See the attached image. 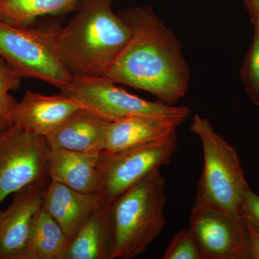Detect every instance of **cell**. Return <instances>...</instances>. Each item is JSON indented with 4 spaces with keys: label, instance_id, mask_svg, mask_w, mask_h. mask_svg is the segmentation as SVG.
<instances>
[{
    "label": "cell",
    "instance_id": "1",
    "mask_svg": "<svg viewBox=\"0 0 259 259\" xmlns=\"http://www.w3.org/2000/svg\"><path fill=\"white\" fill-rule=\"evenodd\" d=\"M117 15L131 37L105 77L173 105L185 96L191 80L178 37L151 7L127 8Z\"/></svg>",
    "mask_w": 259,
    "mask_h": 259
},
{
    "label": "cell",
    "instance_id": "2",
    "mask_svg": "<svg viewBox=\"0 0 259 259\" xmlns=\"http://www.w3.org/2000/svg\"><path fill=\"white\" fill-rule=\"evenodd\" d=\"M112 1L81 0L58 28L59 55L74 79L105 76L128 42L131 30L114 13Z\"/></svg>",
    "mask_w": 259,
    "mask_h": 259
},
{
    "label": "cell",
    "instance_id": "3",
    "mask_svg": "<svg viewBox=\"0 0 259 259\" xmlns=\"http://www.w3.org/2000/svg\"><path fill=\"white\" fill-rule=\"evenodd\" d=\"M166 180L155 170L112 204L115 247L112 259L135 258L147 249L166 224Z\"/></svg>",
    "mask_w": 259,
    "mask_h": 259
},
{
    "label": "cell",
    "instance_id": "4",
    "mask_svg": "<svg viewBox=\"0 0 259 259\" xmlns=\"http://www.w3.org/2000/svg\"><path fill=\"white\" fill-rule=\"evenodd\" d=\"M190 129L200 139L204 155L194 205L240 216V204L249 186L236 149L198 114Z\"/></svg>",
    "mask_w": 259,
    "mask_h": 259
},
{
    "label": "cell",
    "instance_id": "5",
    "mask_svg": "<svg viewBox=\"0 0 259 259\" xmlns=\"http://www.w3.org/2000/svg\"><path fill=\"white\" fill-rule=\"evenodd\" d=\"M58 24L18 28L0 23V58L24 79H35L59 90L72 83L56 42Z\"/></svg>",
    "mask_w": 259,
    "mask_h": 259
},
{
    "label": "cell",
    "instance_id": "6",
    "mask_svg": "<svg viewBox=\"0 0 259 259\" xmlns=\"http://www.w3.org/2000/svg\"><path fill=\"white\" fill-rule=\"evenodd\" d=\"M178 134L120 151L100 153L96 194L102 203L112 204L124 192L171 162L177 150Z\"/></svg>",
    "mask_w": 259,
    "mask_h": 259
},
{
    "label": "cell",
    "instance_id": "7",
    "mask_svg": "<svg viewBox=\"0 0 259 259\" xmlns=\"http://www.w3.org/2000/svg\"><path fill=\"white\" fill-rule=\"evenodd\" d=\"M59 93L110 122L136 116H154L183 123L190 114V108L185 106L148 101L132 95L105 76L74 79Z\"/></svg>",
    "mask_w": 259,
    "mask_h": 259
},
{
    "label": "cell",
    "instance_id": "8",
    "mask_svg": "<svg viewBox=\"0 0 259 259\" xmlns=\"http://www.w3.org/2000/svg\"><path fill=\"white\" fill-rule=\"evenodd\" d=\"M49 147L44 136L10 125L0 136V209L10 194L29 186L50 183Z\"/></svg>",
    "mask_w": 259,
    "mask_h": 259
},
{
    "label": "cell",
    "instance_id": "9",
    "mask_svg": "<svg viewBox=\"0 0 259 259\" xmlns=\"http://www.w3.org/2000/svg\"><path fill=\"white\" fill-rule=\"evenodd\" d=\"M188 229L205 259H248L241 216L194 205Z\"/></svg>",
    "mask_w": 259,
    "mask_h": 259
},
{
    "label": "cell",
    "instance_id": "10",
    "mask_svg": "<svg viewBox=\"0 0 259 259\" xmlns=\"http://www.w3.org/2000/svg\"><path fill=\"white\" fill-rule=\"evenodd\" d=\"M81 108L84 107L62 94L48 96L27 90L22 100L15 105L11 125L47 138Z\"/></svg>",
    "mask_w": 259,
    "mask_h": 259
},
{
    "label": "cell",
    "instance_id": "11",
    "mask_svg": "<svg viewBox=\"0 0 259 259\" xmlns=\"http://www.w3.org/2000/svg\"><path fill=\"white\" fill-rule=\"evenodd\" d=\"M47 187H25L15 192L8 208L0 209V259H18L23 251Z\"/></svg>",
    "mask_w": 259,
    "mask_h": 259
},
{
    "label": "cell",
    "instance_id": "12",
    "mask_svg": "<svg viewBox=\"0 0 259 259\" xmlns=\"http://www.w3.org/2000/svg\"><path fill=\"white\" fill-rule=\"evenodd\" d=\"M110 121L87 108L69 116L47 136L49 147L83 153H101L105 150Z\"/></svg>",
    "mask_w": 259,
    "mask_h": 259
},
{
    "label": "cell",
    "instance_id": "13",
    "mask_svg": "<svg viewBox=\"0 0 259 259\" xmlns=\"http://www.w3.org/2000/svg\"><path fill=\"white\" fill-rule=\"evenodd\" d=\"M102 202L96 193H84L50 181L42 195L41 207L55 220L69 241Z\"/></svg>",
    "mask_w": 259,
    "mask_h": 259
},
{
    "label": "cell",
    "instance_id": "14",
    "mask_svg": "<svg viewBox=\"0 0 259 259\" xmlns=\"http://www.w3.org/2000/svg\"><path fill=\"white\" fill-rule=\"evenodd\" d=\"M114 247L112 204L102 203L69 241L66 259H112Z\"/></svg>",
    "mask_w": 259,
    "mask_h": 259
},
{
    "label": "cell",
    "instance_id": "15",
    "mask_svg": "<svg viewBox=\"0 0 259 259\" xmlns=\"http://www.w3.org/2000/svg\"><path fill=\"white\" fill-rule=\"evenodd\" d=\"M181 122L154 116H136L110 122L103 151L114 152L167 139Z\"/></svg>",
    "mask_w": 259,
    "mask_h": 259
},
{
    "label": "cell",
    "instance_id": "16",
    "mask_svg": "<svg viewBox=\"0 0 259 259\" xmlns=\"http://www.w3.org/2000/svg\"><path fill=\"white\" fill-rule=\"evenodd\" d=\"M100 156V153L50 148L47 161L49 178L79 192L96 193Z\"/></svg>",
    "mask_w": 259,
    "mask_h": 259
},
{
    "label": "cell",
    "instance_id": "17",
    "mask_svg": "<svg viewBox=\"0 0 259 259\" xmlns=\"http://www.w3.org/2000/svg\"><path fill=\"white\" fill-rule=\"evenodd\" d=\"M69 239L42 207L32 219L26 244L18 259H66Z\"/></svg>",
    "mask_w": 259,
    "mask_h": 259
},
{
    "label": "cell",
    "instance_id": "18",
    "mask_svg": "<svg viewBox=\"0 0 259 259\" xmlns=\"http://www.w3.org/2000/svg\"><path fill=\"white\" fill-rule=\"evenodd\" d=\"M81 0H0V23L18 28L32 26L39 19L74 13Z\"/></svg>",
    "mask_w": 259,
    "mask_h": 259
},
{
    "label": "cell",
    "instance_id": "19",
    "mask_svg": "<svg viewBox=\"0 0 259 259\" xmlns=\"http://www.w3.org/2000/svg\"><path fill=\"white\" fill-rule=\"evenodd\" d=\"M253 25V40L245 56L240 76L250 100L259 107V23Z\"/></svg>",
    "mask_w": 259,
    "mask_h": 259
},
{
    "label": "cell",
    "instance_id": "20",
    "mask_svg": "<svg viewBox=\"0 0 259 259\" xmlns=\"http://www.w3.org/2000/svg\"><path fill=\"white\" fill-rule=\"evenodd\" d=\"M22 79V76L0 58V119L9 125L17 103L10 93L18 90Z\"/></svg>",
    "mask_w": 259,
    "mask_h": 259
},
{
    "label": "cell",
    "instance_id": "21",
    "mask_svg": "<svg viewBox=\"0 0 259 259\" xmlns=\"http://www.w3.org/2000/svg\"><path fill=\"white\" fill-rule=\"evenodd\" d=\"M163 259H205L189 229L177 232L167 247Z\"/></svg>",
    "mask_w": 259,
    "mask_h": 259
},
{
    "label": "cell",
    "instance_id": "22",
    "mask_svg": "<svg viewBox=\"0 0 259 259\" xmlns=\"http://www.w3.org/2000/svg\"><path fill=\"white\" fill-rule=\"evenodd\" d=\"M239 214L259 229V196L250 189L245 192L239 207Z\"/></svg>",
    "mask_w": 259,
    "mask_h": 259
},
{
    "label": "cell",
    "instance_id": "23",
    "mask_svg": "<svg viewBox=\"0 0 259 259\" xmlns=\"http://www.w3.org/2000/svg\"><path fill=\"white\" fill-rule=\"evenodd\" d=\"M242 219L246 230L248 259H259V229L248 220Z\"/></svg>",
    "mask_w": 259,
    "mask_h": 259
},
{
    "label": "cell",
    "instance_id": "24",
    "mask_svg": "<svg viewBox=\"0 0 259 259\" xmlns=\"http://www.w3.org/2000/svg\"><path fill=\"white\" fill-rule=\"evenodd\" d=\"M252 23H259V0H243Z\"/></svg>",
    "mask_w": 259,
    "mask_h": 259
},
{
    "label": "cell",
    "instance_id": "25",
    "mask_svg": "<svg viewBox=\"0 0 259 259\" xmlns=\"http://www.w3.org/2000/svg\"><path fill=\"white\" fill-rule=\"evenodd\" d=\"M9 125V124L7 123V122H4V121L0 119V136H1L2 134L4 132L5 130Z\"/></svg>",
    "mask_w": 259,
    "mask_h": 259
}]
</instances>
